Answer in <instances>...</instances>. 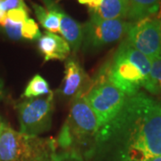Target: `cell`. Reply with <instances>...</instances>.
Listing matches in <instances>:
<instances>
[{"label": "cell", "mask_w": 161, "mask_h": 161, "mask_svg": "<svg viewBox=\"0 0 161 161\" xmlns=\"http://www.w3.org/2000/svg\"><path fill=\"white\" fill-rule=\"evenodd\" d=\"M104 64L108 80L127 97L138 93L141 88L146 90L149 85L151 61L125 39L121 41L111 59Z\"/></svg>", "instance_id": "3957f363"}, {"label": "cell", "mask_w": 161, "mask_h": 161, "mask_svg": "<svg viewBox=\"0 0 161 161\" xmlns=\"http://www.w3.org/2000/svg\"><path fill=\"white\" fill-rule=\"evenodd\" d=\"M125 20L136 23L145 18L155 16L161 9V0H125Z\"/></svg>", "instance_id": "8fae6325"}, {"label": "cell", "mask_w": 161, "mask_h": 161, "mask_svg": "<svg viewBox=\"0 0 161 161\" xmlns=\"http://www.w3.org/2000/svg\"><path fill=\"white\" fill-rule=\"evenodd\" d=\"M91 84V79L74 57L68 58L64 64V75L60 87V94L64 98H72L78 95L83 96Z\"/></svg>", "instance_id": "9c48e42d"}, {"label": "cell", "mask_w": 161, "mask_h": 161, "mask_svg": "<svg viewBox=\"0 0 161 161\" xmlns=\"http://www.w3.org/2000/svg\"><path fill=\"white\" fill-rule=\"evenodd\" d=\"M56 139L16 132L6 123L0 125V161H55Z\"/></svg>", "instance_id": "277c9868"}, {"label": "cell", "mask_w": 161, "mask_h": 161, "mask_svg": "<svg viewBox=\"0 0 161 161\" xmlns=\"http://www.w3.org/2000/svg\"><path fill=\"white\" fill-rule=\"evenodd\" d=\"M125 39L150 59L158 57L161 54L159 16H150L132 23Z\"/></svg>", "instance_id": "ba28073f"}, {"label": "cell", "mask_w": 161, "mask_h": 161, "mask_svg": "<svg viewBox=\"0 0 161 161\" xmlns=\"http://www.w3.org/2000/svg\"><path fill=\"white\" fill-rule=\"evenodd\" d=\"M5 14H6V12L3 11V9L1 8V6H0V21L3 19V17L5 16Z\"/></svg>", "instance_id": "603a6c76"}, {"label": "cell", "mask_w": 161, "mask_h": 161, "mask_svg": "<svg viewBox=\"0 0 161 161\" xmlns=\"http://www.w3.org/2000/svg\"><path fill=\"white\" fill-rule=\"evenodd\" d=\"M80 4L82 5H87L90 8V11H94L98 9L101 5L102 0H78Z\"/></svg>", "instance_id": "44dd1931"}, {"label": "cell", "mask_w": 161, "mask_h": 161, "mask_svg": "<svg viewBox=\"0 0 161 161\" xmlns=\"http://www.w3.org/2000/svg\"><path fill=\"white\" fill-rule=\"evenodd\" d=\"M2 94H3V83H2V81L0 80V98L2 97Z\"/></svg>", "instance_id": "cb8c5ba5"}, {"label": "cell", "mask_w": 161, "mask_h": 161, "mask_svg": "<svg viewBox=\"0 0 161 161\" xmlns=\"http://www.w3.org/2000/svg\"><path fill=\"white\" fill-rule=\"evenodd\" d=\"M22 37L28 40H38L41 37L39 25L33 19L28 18L23 23Z\"/></svg>", "instance_id": "e0dca14e"}, {"label": "cell", "mask_w": 161, "mask_h": 161, "mask_svg": "<svg viewBox=\"0 0 161 161\" xmlns=\"http://www.w3.org/2000/svg\"><path fill=\"white\" fill-rule=\"evenodd\" d=\"M161 157V104L139 92L99 127L86 161H144Z\"/></svg>", "instance_id": "6da1fadb"}, {"label": "cell", "mask_w": 161, "mask_h": 161, "mask_svg": "<svg viewBox=\"0 0 161 161\" xmlns=\"http://www.w3.org/2000/svg\"><path fill=\"white\" fill-rule=\"evenodd\" d=\"M0 6L4 12H7L12 9L24 8L28 9L24 0H0Z\"/></svg>", "instance_id": "d6986e66"}, {"label": "cell", "mask_w": 161, "mask_h": 161, "mask_svg": "<svg viewBox=\"0 0 161 161\" xmlns=\"http://www.w3.org/2000/svg\"><path fill=\"white\" fill-rule=\"evenodd\" d=\"M38 48L45 62L68 58L71 47L67 41L56 33L47 31L38 40Z\"/></svg>", "instance_id": "30bf717a"}, {"label": "cell", "mask_w": 161, "mask_h": 161, "mask_svg": "<svg viewBox=\"0 0 161 161\" xmlns=\"http://www.w3.org/2000/svg\"><path fill=\"white\" fill-rule=\"evenodd\" d=\"M159 19H160V45H161V15H159Z\"/></svg>", "instance_id": "d4e9b609"}, {"label": "cell", "mask_w": 161, "mask_h": 161, "mask_svg": "<svg viewBox=\"0 0 161 161\" xmlns=\"http://www.w3.org/2000/svg\"><path fill=\"white\" fill-rule=\"evenodd\" d=\"M132 23L124 19L103 20L94 14L83 26L82 44L86 49L96 50L126 37Z\"/></svg>", "instance_id": "52a82bcc"}, {"label": "cell", "mask_w": 161, "mask_h": 161, "mask_svg": "<svg viewBox=\"0 0 161 161\" xmlns=\"http://www.w3.org/2000/svg\"><path fill=\"white\" fill-rule=\"evenodd\" d=\"M49 84L45 78L40 75H35L24 89L23 97L26 98H35L40 96H47L51 93Z\"/></svg>", "instance_id": "5bb4252c"}, {"label": "cell", "mask_w": 161, "mask_h": 161, "mask_svg": "<svg viewBox=\"0 0 161 161\" xmlns=\"http://www.w3.org/2000/svg\"><path fill=\"white\" fill-rule=\"evenodd\" d=\"M83 97L97 116L99 127L111 121L119 113L127 96L108 80L93 81Z\"/></svg>", "instance_id": "8992f818"}, {"label": "cell", "mask_w": 161, "mask_h": 161, "mask_svg": "<svg viewBox=\"0 0 161 161\" xmlns=\"http://www.w3.org/2000/svg\"><path fill=\"white\" fill-rule=\"evenodd\" d=\"M3 123V121H2V119H1V116H0V125H1V124Z\"/></svg>", "instance_id": "4316f807"}, {"label": "cell", "mask_w": 161, "mask_h": 161, "mask_svg": "<svg viewBox=\"0 0 161 161\" xmlns=\"http://www.w3.org/2000/svg\"><path fill=\"white\" fill-rule=\"evenodd\" d=\"M144 161H161V157H156V158H149L147 160Z\"/></svg>", "instance_id": "7402d4cb"}, {"label": "cell", "mask_w": 161, "mask_h": 161, "mask_svg": "<svg viewBox=\"0 0 161 161\" xmlns=\"http://www.w3.org/2000/svg\"><path fill=\"white\" fill-rule=\"evenodd\" d=\"M0 26H2L4 28L6 35L8 36L9 39L13 40H20L23 38L22 37L23 23L13 22L6 17V14L3 17V19L0 21Z\"/></svg>", "instance_id": "2e32d148"}, {"label": "cell", "mask_w": 161, "mask_h": 161, "mask_svg": "<svg viewBox=\"0 0 161 161\" xmlns=\"http://www.w3.org/2000/svg\"><path fill=\"white\" fill-rule=\"evenodd\" d=\"M20 132L40 136L50 130L54 112V93L37 98H29L16 106Z\"/></svg>", "instance_id": "5b68a950"}, {"label": "cell", "mask_w": 161, "mask_h": 161, "mask_svg": "<svg viewBox=\"0 0 161 161\" xmlns=\"http://www.w3.org/2000/svg\"><path fill=\"white\" fill-rule=\"evenodd\" d=\"M60 15V32L63 38L67 41L74 53L79 51L82 45L83 39V26L75 21L74 18L64 13L61 8Z\"/></svg>", "instance_id": "7c38bea8"}, {"label": "cell", "mask_w": 161, "mask_h": 161, "mask_svg": "<svg viewBox=\"0 0 161 161\" xmlns=\"http://www.w3.org/2000/svg\"><path fill=\"white\" fill-rule=\"evenodd\" d=\"M150 61V79L146 91L152 95L158 96L161 93V54Z\"/></svg>", "instance_id": "9a60e30c"}, {"label": "cell", "mask_w": 161, "mask_h": 161, "mask_svg": "<svg viewBox=\"0 0 161 161\" xmlns=\"http://www.w3.org/2000/svg\"><path fill=\"white\" fill-rule=\"evenodd\" d=\"M99 129L98 121L85 98L78 95L71 99L69 115L57 141L60 152H76L86 161L94 148Z\"/></svg>", "instance_id": "7a4b0ae2"}, {"label": "cell", "mask_w": 161, "mask_h": 161, "mask_svg": "<svg viewBox=\"0 0 161 161\" xmlns=\"http://www.w3.org/2000/svg\"><path fill=\"white\" fill-rule=\"evenodd\" d=\"M90 12L103 20H125V0H102L98 9Z\"/></svg>", "instance_id": "4fadbf2b"}, {"label": "cell", "mask_w": 161, "mask_h": 161, "mask_svg": "<svg viewBox=\"0 0 161 161\" xmlns=\"http://www.w3.org/2000/svg\"><path fill=\"white\" fill-rule=\"evenodd\" d=\"M55 161H85L76 152H58Z\"/></svg>", "instance_id": "ffe728a7"}, {"label": "cell", "mask_w": 161, "mask_h": 161, "mask_svg": "<svg viewBox=\"0 0 161 161\" xmlns=\"http://www.w3.org/2000/svg\"><path fill=\"white\" fill-rule=\"evenodd\" d=\"M158 98H159V101H158V102L161 104V93L159 94V95H158Z\"/></svg>", "instance_id": "484cf974"}, {"label": "cell", "mask_w": 161, "mask_h": 161, "mask_svg": "<svg viewBox=\"0 0 161 161\" xmlns=\"http://www.w3.org/2000/svg\"><path fill=\"white\" fill-rule=\"evenodd\" d=\"M28 9L24 8H16V9H12L6 13V16L9 20H11L14 23H23L28 19Z\"/></svg>", "instance_id": "ac0fdd59"}]
</instances>
